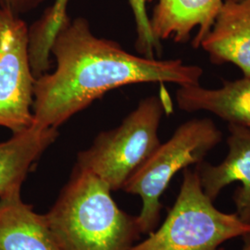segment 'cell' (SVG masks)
Listing matches in <instances>:
<instances>
[{
  "label": "cell",
  "instance_id": "1",
  "mask_svg": "<svg viewBox=\"0 0 250 250\" xmlns=\"http://www.w3.org/2000/svg\"><path fill=\"white\" fill-rule=\"evenodd\" d=\"M53 72L36 78L34 125L59 128L110 90L135 83L200 84L204 70L182 60L161 61L129 53L95 36L87 20H69L51 46Z\"/></svg>",
  "mask_w": 250,
  "mask_h": 250
},
{
  "label": "cell",
  "instance_id": "2",
  "mask_svg": "<svg viewBox=\"0 0 250 250\" xmlns=\"http://www.w3.org/2000/svg\"><path fill=\"white\" fill-rule=\"evenodd\" d=\"M45 215L62 250H130L142 234L136 217L118 207L107 184L77 166Z\"/></svg>",
  "mask_w": 250,
  "mask_h": 250
},
{
  "label": "cell",
  "instance_id": "3",
  "mask_svg": "<svg viewBox=\"0 0 250 250\" xmlns=\"http://www.w3.org/2000/svg\"><path fill=\"white\" fill-rule=\"evenodd\" d=\"M164 91L161 86V96L142 99L118 127L99 133L88 148L78 153L75 166L93 172L111 191L123 189L161 144V119L171 110Z\"/></svg>",
  "mask_w": 250,
  "mask_h": 250
},
{
  "label": "cell",
  "instance_id": "4",
  "mask_svg": "<svg viewBox=\"0 0 250 250\" xmlns=\"http://www.w3.org/2000/svg\"><path fill=\"white\" fill-rule=\"evenodd\" d=\"M250 232L237 214L215 208L197 170L187 168L175 203L161 227L130 250H224L222 245Z\"/></svg>",
  "mask_w": 250,
  "mask_h": 250
},
{
  "label": "cell",
  "instance_id": "5",
  "mask_svg": "<svg viewBox=\"0 0 250 250\" xmlns=\"http://www.w3.org/2000/svg\"><path fill=\"white\" fill-rule=\"evenodd\" d=\"M223 137V132L211 119H191L180 125L170 139L161 143L128 179L123 190L142 199V208L136 217L141 233L149 234L156 230L161 220V198L173 176L205 161Z\"/></svg>",
  "mask_w": 250,
  "mask_h": 250
},
{
  "label": "cell",
  "instance_id": "6",
  "mask_svg": "<svg viewBox=\"0 0 250 250\" xmlns=\"http://www.w3.org/2000/svg\"><path fill=\"white\" fill-rule=\"evenodd\" d=\"M36 78L29 57L26 23L0 8V126L18 134L34 125Z\"/></svg>",
  "mask_w": 250,
  "mask_h": 250
},
{
  "label": "cell",
  "instance_id": "7",
  "mask_svg": "<svg viewBox=\"0 0 250 250\" xmlns=\"http://www.w3.org/2000/svg\"><path fill=\"white\" fill-rule=\"evenodd\" d=\"M228 153L218 165L202 161L196 165L200 184L206 196L214 202L225 187L239 182L233 202L235 213L243 223L250 225V129L228 125Z\"/></svg>",
  "mask_w": 250,
  "mask_h": 250
},
{
  "label": "cell",
  "instance_id": "8",
  "mask_svg": "<svg viewBox=\"0 0 250 250\" xmlns=\"http://www.w3.org/2000/svg\"><path fill=\"white\" fill-rule=\"evenodd\" d=\"M200 47L212 64L231 63L250 77V0H224Z\"/></svg>",
  "mask_w": 250,
  "mask_h": 250
},
{
  "label": "cell",
  "instance_id": "9",
  "mask_svg": "<svg viewBox=\"0 0 250 250\" xmlns=\"http://www.w3.org/2000/svg\"><path fill=\"white\" fill-rule=\"evenodd\" d=\"M156 5L150 19L154 37L161 42L171 39L175 43H188L197 29L192 46L197 49L209 33L224 0H146Z\"/></svg>",
  "mask_w": 250,
  "mask_h": 250
},
{
  "label": "cell",
  "instance_id": "10",
  "mask_svg": "<svg viewBox=\"0 0 250 250\" xmlns=\"http://www.w3.org/2000/svg\"><path fill=\"white\" fill-rule=\"evenodd\" d=\"M21 190L0 198V250H62L45 215L26 204Z\"/></svg>",
  "mask_w": 250,
  "mask_h": 250
},
{
  "label": "cell",
  "instance_id": "11",
  "mask_svg": "<svg viewBox=\"0 0 250 250\" xmlns=\"http://www.w3.org/2000/svg\"><path fill=\"white\" fill-rule=\"evenodd\" d=\"M176 102L183 111H207L228 125L250 129V77L224 80L223 86L217 89L205 88L201 84L179 86Z\"/></svg>",
  "mask_w": 250,
  "mask_h": 250
},
{
  "label": "cell",
  "instance_id": "12",
  "mask_svg": "<svg viewBox=\"0 0 250 250\" xmlns=\"http://www.w3.org/2000/svg\"><path fill=\"white\" fill-rule=\"evenodd\" d=\"M58 136V128L33 125L0 142V198L21 189L35 163Z\"/></svg>",
  "mask_w": 250,
  "mask_h": 250
},
{
  "label": "cell",
  "instance_id": "13",
  "mask_svg": "<svg viewBox=\"0 0 250 250\" xmlns=\"http://www.w3.org/2000/svg\"><path fill=\"white\" fill-rule=\"evenodd\" d=\"M68 0H55L53 6L46 9L44 15L28 28L29 57L36 78L50 69V55L54 39L70 20L67 12Z\"/></svg>",
  "mask_w": 250,
  "mask_h": 250
},
{
  "label": "cell",
  "instance_id": "14",
  "mask_svg": "<svg viewBox=\"0 0 250 250\" xmlns=\"http://www.w3.org/2000/svg\"><path fill=\"white\" fill-rule=\"evenodd\" d=\"M134 14L136 29L135 47L141 56L156 59L161 55L162 46L152 33L150 19L146 10V0H128Z\"/></svg>",
  "mask_w": 250,
  "mask_h": 250
},
{
  "label": "cell",
  "instance_id": "15",
  "mask_svg": "<svg viewBox=\"0 0 250 250\" xmlns=\"http://www.w3.org/2000/svg\"><path fill=\"white\" fill-rule=\"evenodd\" d=\"M43 1L45 0H0V8L20 16L36 9Z\"/></svg>",
  "mask_w": 250,
  "mask_h": 250
},
{
  "label": "cell",
  "instance_id": "16",
  "mask_svg": "<svg viewBox=\"0 0 250 250\" xmlns=\"http://www.w3.org/2000/svg\"><path fill=\"white\" fill-rule=\"evenodd\" d=\"M242 238L244 241V245L242 247L241 250H250V232L244 235Z\"/></svg>",
  "mask_w": 250,
  "mask_h": 250
}]
</instances>
